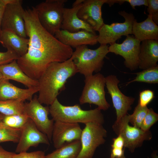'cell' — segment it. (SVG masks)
<instances>
[{"label": "cell", "instance_id": "6da1fadb", "mask_svg": "<svg viewBox=\"0 0 158 158\" xmlns=\"http://www.w3.org/2000/svg\"><path fill=\"white\" fill-rule=\"evenodd\" d=\"M23 16L28 47L26 53L17 62L25 74L38 80L50 63L68 59L73 51L71 47L61 43L42 26L34 7L24 10Z\"/></svg>", "mask_w": 158, "mask_h": 158}, {"label": "cell", "instance_id": "7a4b0ae2", "mask_svg": "<svg viewBox=\"0 0 158 158\" xmlns=\"http://www.w3.org/2000/svg\"><path fill=\"white\" fill-rule=\"evenodd\" d=\"M78 73L70 58L63 62L50 63L38 80L39 102L42 104L50 105L65 89L68 79Z\"/></svg>", "mask_w": 158, "mask_h": 158}, {"label": "cell", "instance_id": "3957f363", "mask_svg": "<svg viewBox=\"0 0 158 158\" xmlns=\"http://www.w3.org/2000/svg\"><path fill=\"white\" fill-rule=\"evenodd\" d=\"M49 114L54 121L82 123L96 122L102 124L104 119L101 110L97 108L90 110L82 109L80 105L76 104L66 106L61 104L56 99L49 106Z\"/></svg>", "mask_w": 158, "mask_h": 158}, {"label": "cell", "instance_id": "277c9868", "mask_svg": "<svg viewBox=\"0 0 158 158\" xmlns=\"http://www.w3.org/2000/svg\"><path fill=\"white\" fill-rule=\"evenodd\" d=\"M107 45H100L95 49H89L87 45H83L75 48L70 58L78 69V73L85 78L98 73L104 63V59L109 53Z\"/></svg>", "mask_w": 158, "mask_h": 158}, {"label": "cell", "instance_id": "5b68a950", "mask_svg": "<svg viewBox=\"0 0 158 158\" xmlns=\"http://www.w3.org/2000/svg\"><path fill=\"white\" fill-rule=\"evenodd\" d=\"M67 1V0H46L34 7L40 23L54 36L61 29L64 6Z\"/></svg>", "mask_w": 158, "mask_h": 158}, {"label": "cell", "instance_id": "8992f818", "mask_svg": "<svg viewBox=\"0 0 158 158\" xmlns=\"http://www.w3.org/2000/svg\"><path fill=\"white\" fill-rule=\"evenodd\" d=\"M85 78V86L79 99L80 104H93L101 110H107L110 105L105 97V77L98 73Z\"/></svg>", "mask_w": 158, "mask_h": 158}, {"label": "cell", "instance_id": "52a82bcc", "mask_svg": "<svg viewBox=\"0 0 158 158\" xmlns=\"http://www.w3.org/2000/svg\"><path fill=\"white\" fill-rule=\"evenodd\" d=\"M107 133L102 124L96 122L85 124L80 140L81 150L76 158H92L97 148L104 143Z\"/></svg>", "mask_w": 158, "mask_h": 158}, {"label": "cell", "instance_id": "ba28073f", "mask_svg": "<svg viewBox=\"0 0 158 158\" xmlns=\"http://www.w3.org/2000/svg\"><path fill=\"white\" fill-rule=\"evenodd\" d=\"M129 114H127L117 122H115L112 126L115 132L121 135L123 139L124 147L133 152L135 149L140 147L143 142L150 140L152 135L149 130L144 131L140 128L130 126L129 124Z\"/></svg>", "mask_w": 158, "mask_h": 158}, {"label": "cell", "instance_id": "9c48e42d", "mask_svg": "<svg viewBox=\"0 0 158 158\" xmlns=\"http://www.w3.org/2000/svg\"><path fill=\"white\" fill-rule=\"evenodd\" d=\"M118 14L125 19L123 23L114 22L109 25L104 24L98 30L97 42L100 45H110L115 43L122 36H127L132 34L133 15L125 11L118 12Z\"/></svg>", "mask_w": 158, "mask_h": 158}, {"label": "cell", "instance_id": "30bf717a", "mask_svg": "<svg viewBox=\"0 0 158 158\" xmlns=\"http://www.w3.org/2000/svg\"><path fill=\"white\" fill-rule=\"evenodd\" d=\"M24 114L33 121L37 128L45 134L51 141L54 121L49 118V107L43 106L38 101V96L35 95L29 102L24 103Z\"/></svg>", "mask_w": 158, "mask_h": 158}, {"label": "cell", "instance_id": "8fae6325", "mask_svg": "<svg viewBox=\"0 0 158 158\" xmlns=\"http://www.w3.org/2000/svg\"><path fill=\"white\" fill-rule=\"evenodd\" d=\"M22 3L21 0H11L6 5L1 27V30H11L21 37L27 38Z\"/></svg>", "mask_w": 158, "mask_h": 158}, {"label": "cell", "instance_id": "7c38bea8", "mask_svg": "<svg viewBox=\"0 0 158 158\" xmlns=\"http://www.w3.org/2000/svg\"><path fill=\"white\" fill-rule=\"evenodd\" d=\"M122 43H114L108 47V52L119 55L124 59L126 67L131 71L138 68L140 42L133 36L128 35Z\"/></svg>", "mask_w": 158, "mask_h": 158}, {"label": "cell", "instance_id": "4fadbf2b", "mask_svg": "<svg viewBox=\"0 0 158 158\" xmlns=\"http://www.w3.org/2000/svg\"><path fill=\"white\" fill-rule=\"evenodd\" d=\"M105 85L108 93L112 100L113 106L116 111L117 122L128 114V111L131 109L135 98L123 94L118 87L119 80L116 76L111 75L105 77Z\"/></svg>", "mask_w": 158, "mask_h": 158}, {"label": "cell", "instance_id": "5bb4252c", "mask_svg": "<svg viewBox=\"0 0 158 158\" xmlns=\"http://www.w3.org/2000/svg\"><path fill=\"white\" fill-rule=\"evenodd\" d=\"M40 144H50L47 136L40 131L30 118L21 129L20 137L15 152L18 153L26 152L32 147Z\"/></svg>", "mask_w": 158, "mask_h": 158}, {"label": "cell", "instance_id": "9a60e30c", "mask_svg": "<svg viewBox=\"0 0 158 158\" xmlns=\"http://www.w3.org/2000/svg\"><path fill=\"white\" fill-rule=\"evenodd\" d=\"M82 130L78 123L54 121L51 140L57 149L73 141L80 140Z\"/></svg>", "mask_w": 158, "mask_h": 158}, {"label": "cell", "instance_id": "2e32d148", "mask_svg": "<svg viewBox=\"0 0 158 158\" xmlns=\"http://www.w3.org/2000/svg\"><path fill=\"white\" fill-rule=\"evenodd\" d=\"M107 0H83L77 13L79 18L98 31L104 24L102 16V7Z\"/></svg>", "mask_w": 158, "mask_h": 158}, {"label": "cell", "instance_id": "e0dca14e", "mask_svg": "<svg viewBox=\"0 0 158 158\" xmlns=\"http://www.w3.org/2000/svg\"><path fill=\"white\" fill-rule=\"evenodd\" d=\"M54 36L63 44L75 48L83 45H94L98 42V35L84 30L70 32L61 29Z\"/></svg>", "mask_w": 158, "mask_h": 158}, {"label": "cell", "instance_id": "ac0fdd59", "mask_svg": "<svg viewBox=\"0 0 158 158\" xmlns=\"http://www.w3.org/2000/svg\"><path fill=\"white\" fill-rule=\"evenodd\" d=\"M38 86L23 89L18 87L9 80L2 78L0 80V100H18L24 102L30 100L33 95L38 92Z\"/></svg>", "mask_w": 158, "mask_h": 158}, {"label": "cell", "instance_id": "d6986e66", "mask_svg": "<svg viewBox=\"0 0 158 158\" xmlns=\"http://www.w3.org/2000/svg\"><path fill=\"white\" fill-rule=\"evenodd\" d=\"M82 4H73L71 8H64L61 29L70 32L84 30L96 34V32L89 25L79 18L77 16Z\"/></svg>", "mask_w": 158, "mask_h": 158}, {"label": "cell", "instance_id": "ffe728a7", "mask_svg": "<svg viewBox=\"0 0 158 158\" xmlns=\"http://www.w3.org/2000/svg\"><path fill=\"white\" fill-rule=\"evenodd\" d=\"M138 68L145 70L157 66L158 41L146 40L142 42Z\"/></svg>", "mask_w": 158, "mask_h": 158}, {"label": "cell", "instance_id": "44dd1931", "mask_svg": "<svg viewBox=\"0 0 158 158\" xmlns=\"http://www.w3.org/2000/svg\"><path fill=\"white\" fill-rule=\"evenodd\" d=\"M0 72L3 78L20 83L28 88L38 86V80L33 79L25 74L19 67L17 60L6 64L0 65Z\"/></svg>", "mask_w": 158, "mask_h": 158}, {"label": "cell", "instance_id": "7402d4cb", "mask_svg": "<svg viewBox=\"0 0 158 158\" xmlns=\"http://www.w3.org/2000/svg\"><path fill=\"white\" fill-rule=\"evenodd\" d=\"M28 38L21 37L9 30H1L0 43L7 50L14 52L19 57L25 55L28 47Z\"/></svg>", "mask_w": 158, "mask_h": 158}, {"label": "cell", "instance_id": "603a6c76", "mask_svg": "<svg viewBox=\"0 0 158 158\" xmlns=\"http://www.w3.org/2000/svg\"><path fill=\"white\" fill-rule=\"evenodd\" d=\"M132 34L134 37L140 42L146 40L158 41V26L152 20L151 16L141 22L135 19L133 23Z\"/></svg>", "mask_w": 158, "mask_h": 158}, {"label": "cell", "instance_id": "cb8c5ba5", "mask_svg": "<svg viewBox=\"0 0 158 158\" xmlns=\"http://www.w3.org/2000/svg\"><path fill=\"white\" fill-rule=\"evenodd\" d=\"M81 146L80 140L66 144L46 155V158H76Z\"/></svg>", "mask_w": 158, "mask_h": 158}, {"label": "cell", "instance_id": "d4e9b609", "mask_svg": "<svg viewBox=\"0 0 158 158\" xmlns=\"http://www.w3.org/2000/svg\"><path fill=\"white\" fill-rule=\"evenodd\" d=\"M24 103L18 100H0V113L5 116L24 114Z\"/></svg>", "mask_w": 158, "mask_h": 158}, {"label": "cell", "instance_id": "484cf974", "mask_svg": "<svg viewBox=\"0 0 158 158\" xmlns=\"http://www.w3.org/2000/svg\"><path fill=\"white\" fill-rule=\"evenodd\" d=\"M136 76L131 81L128 82L127 85L134 82H144L149 84L158 83V66L135 73Z\"/></svg>", "mask_w": 158, "mask_h": 158}, {"label": "cell", "instance_id": "4316f807", "mask_svg": "<svg viewBox=\"0 0 158 158\" xmlns=\"http://www.w3.org/2000/svg\"><path fill=\"white\" fill-rule=\"evenodd\" d=\"M21 129L11 128L0 121V143L6 142L18 143Z\"/></svg>", "mask_w": 158, "mask_h": 158}, {"label": "cell", "instance_id": "83f0119b", "mask_svg": "<svg viewBox=\"0 0 158 158\" xmlns=\"http://www.w3.org/2000/svg\"><path fill=\"white\" fill-rule=\"evenodd\" d=\"M25 114L5 116L2 121L7 126L14 128L21 129L29 119Z\"/></svg>", "mask_w": 158, "mask_h": 158}, {"label": "cell", "instance_id": "f1b7e54d", "mask_svg": "<svg viewBox=\"0 0 158 158\" xmlns=\"http://www.w3.org/2000/svg\"><path fill=\"white\" fill-rule=\"evenodd\" d=\"M149 109L147 107H142L138 103L135 107L133 113L129 114V122L133 126L140 128L141 125Z\"/></svg>", "mask_w": 158, "mask_h": 158}, {"label": "cell", "instance_id": "f546056e", "mask_svg": "<svg viewBox=\"0 0 158 158\" xmlns=\"http://www.w3.org/2000/svg\"><path fill=\"white\" fill-rule=\"evenodd\" d=\"M158 120V114L155 113L152 109H149L142 122L140 128L143 131H148Z\"/></svg>", "mask_w": 158, "mask_h": 158}, {"label": "cell", "instance_id": "4dcf8cb0", "mask_svg": "<svg viewBox=\"0 0 158 158\" xmlns=\"http://www.w3.org/2000/svg\"><path fill=\"white\" fill-rule=\"evenodd\" d=\"M138 103L142 107L147 106L154 97V93L150 90H145L140 92Z\"/></svg>", "mask_w": 158, "mask_h": 158}, {"label": "cell", "instance_id": "1f68e13d", "mask_svg": "<svg viewBox=\"0 0 158 158\" xmlns=\"http://www.w3.org/2000/svg\"><path fill=\"white\" fill-rule=\"evenodd\" d=\"M147 11L153 21L158 25V0H147Z\"/></svg>", "mask_w": 158, "mask_h": 158}, {"label": "cell", "instance_id": "d6a6232c", "mask_svg": "<svg viewBox=\"0 0 158 158\" xmlns=\"http://www.w3.org/2000/svg\"><path fill=\"white\" fill-rule=\"evenodd\" d=\"M19 57L14 52L11 50L0 52V65L9 63L14 60H17Z\"/></svg>", "mask_w": 158, "mask_h": 158}, {"label": "cell", "instance_id": "836d02e7", "mask_svg": "<svg viewBox=\"0 0 158 158\" xmlns=\"http://www.w3.org/2000/svg\"><path fill=\"white\" fill-rule=\"evenodd\" d=\"M13 158H46L44 152L38 150L28 152H27L17 154L15 153Z\"/></svg>", "mask_w": 158, "mask_h": 158}, {"label": "cell", "instance_id": "e575fe53", "mask_svg": "<svg viewBox=\"0 0 158 158\" xmlns=\"http://www.w3.org/2000/svg\"><path fill=\"white\" fill-rule=\"evenodd\" d=\"M124 2H128L132 8L135 9V7L141 5L148 6L147 0H124Z\"/></svg>", "mask_w": 158, "mask_h": 158}, {"label": "cell", "instance_id": "d590c367", "mask_svg": "<svg viewBox=\"0 0 158 158\" xmlns=\"http://www.w3.org/2000/svg\"><path fill=\"white\" fill-rule=\"evenodd\" d=\"M113 143L111 145L112 148L123 149L124 147V140L123 138L121 135H118L117 138L113 139Z\"/></svg>", "mask_w": 158, "mask_h": 158}, {"label": "cell", "instance_id": "8d00e7d4", "mask_svg": "<svg viewBox=\"0 0 158 158\" xmlns=\"http://www.w3.org/2000/svg\"><path fill=\"white\" fill-rule=\"evenodd\" d=\"M124 156V150L122 148H112L111 157L113 158H121Z\"/></svg>", "mask_w": 158, "mask_h": 158}, {"label": "cell", "instance_id": "74e56055", "mask_svg": "<svg viewBox=\"0 0 158 158\" xmlns=\"http://www.w3.org/2000/svg\"><path fill=\"white\" fill-rule=\"evenodd\" d=\"M11 0H0V34L1 31V23L5 7Z\"/></svg>", "mask_w": 158, "mask_h": 158}, {"label": "cell", "instance_id": "f35d334b", "mask_svg": "<svg viewBox=\"0 0 158 158\" xmlns=\"http://www.w3.org/2000/svg\"><path fill=\"white\" fill-rule=\"evenodd\" d=\"M14 153L5 150L0 145V158H13Z\"/></svg>", "mask_w": 158, "mask_h": 158}, {"label": "cell", "instance_id": "ab89813d", "mask_svg": "<svg viewBox=\"0 0 158 158\" xmlns=\"http://www.w3.org/2000/svg\"><path fill=\"white\" fill-rule=\"evenodd\" d=\"M121 158H126L124 156L123 157ZM153 158H158V156L157 155L156 153L155 154H154Z\"/></svg>", "mask_w": 158, "mask_h": 158}, {"label": "cell", "instance_id": "60d3db41", "mask_svg": "<svg viewBox=\"0 0 158 158\" xmlns=\"http://www.w3.org/2000/svg\"><path fill=\"white\" fill-rule=\"evenodd\" d=\"M5 115L0 114V121H2Z\"/></svg>", "mask_w": 158, "mask_h": 158}, {"label": "cell", "instance_id": "b9f144b4", "mask_svg": "<svg viewBox=\"0 0 158 158\" xmlns=\"http://www.w3.org/2000/svg\"><path fill=\"white\" fill-rule=\"evenodd\" d=\"M3 78L2 76L1 73L0 72V80Z\"/></svg>", "mask_w": 158, "mask_h": 158}, {"label": "cell", "instance_id": "7bdbcfd3", "mask_svg": "<svg viewBox=\"0 0 158 158\" xmlns=\"http://www.w3.org/2000/svg\"><path fill=\"white\" fill-rule=\"evenodd\" d=\"M109 158H112V157H109Z\"/></svg>", "mask_w": 158, "mask_h": 158}]
</instances>
